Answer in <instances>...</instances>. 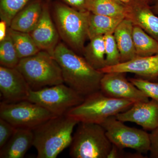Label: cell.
<instances>
[{
  "label": "cell",
  "mask_w": 158,
  "mask_h": 158,
  "mask_svg": "<svg viewBox=\"0 0 158 158\" xmlns=\"http://www.w3.org/2000/svg\"><path fill=\"white\" fill-rule=\"evenodd\" d=\"M52 56L60 65L65 85L85 97L100 90L104 73L93 68L84 57L61 42Z\"/></svg>",
  "instance_id": "obj_1"
},
{
  "label": "cell",
  "mask_w": 158,
  "mask_h": 158,
  "mask_svg": "<svg viewBox=\"0 0 158 158\" xmlns=\"http://www.w3.org/2000/svg\"><path fill=\"white\" fill-rule=\"evenodd\" d=\"M79 122L67 115L55 116L33 130L37 158H56L70 146Z\"/></svg>",
  "instance_id": "obj_2"
},
{
  "label": "cell",
  "mask_w": 158,
  "mask_h": 158,
  "mask_svg": "<svg viewBox=\"0 0 158 158\" xmlns=\"http://www.w3.org/2000/svg\"><path fill=\"white\" fill-rule=\"evenodd\" d=\"M90 11H79L63 3H55L53 9L54 22L64 44L77 54L83 55L88 38Z\"/></svg>",
  "instance_id": "obj_3"
},
{
  "label": "cell",
  "mask_w": 158,
  "mask_h": 158,
  "mask_svg": "<svg viewBox=\"0 0 158 158\" xmlns=\"http://www.w3.org/2000/svg\"><path fill=\"white\" fill-rule=\"evenodd\" d=\"M16 68L32 90L64 83L60 65L46 51L41 50L31 56L20 59Z\"/></svg>",
  "instance_id": "obj_4"
},
{
  "label": "cell",
  "mask_w": 158,
  "mask_h": 158,
  "mask_svg": "<svg viewBox=\"0 0 158 158\" xmlns=\"http://www.w3.org/2000/svg\"><path fill=\"white\" fill-rule=\"evenodd\" d=\"M134 103L110 97L99 90L85 97L81 103L72 108L66 115L79 123L101 125L109 117L128 110Z\"/></svg>",
  "instance_id": "obj_5"
},
{
  "label": "cell",
  "mask_w": 158,
  "mask_h": 158,
  "mask_svg": "<svg viewBox=\"0 0 158 158\" xmlns=\"http://www.w3.org/2000/svg\"><path fill=\"white\" fill-rule=\"evenodd\" d=\"M112 146L101 125L80 122L73 136L69 156L73 158H108Z\"/></svg>",
  "instance_id": "obj_6"
},
{
  "label": "cell",
  "mask_w": 158,
  "mask_h": 158,
  "mask_svg": "<svg viewBox=\"0 0 158 158\" xmlns=\"http://www.w3.org/2000/svg\"><path fill=\"white\" fill-rule=\"evenodd\" d=\"M85 99L75 90L64 84L30 90L27 100L39 105L56 116L66 115Z\"/></svg>",
  "instance_id": "obj_7"
},
{
  "label": "cell",
  "mask_w": 158,
  "mask_h": 158,
  "mask_svg": "<svg viewBox=\"0 0 158 158\" xmlns=\"http://www.w3.org/2000/svg\"><path fill=\"white\" fill-rule=\"evenodd\" d=\"M55 115L39 105L28 100L15 103L2 102L0 118L16 128L33 130Z\"/></svg>",
  "instance_id": "obj_8"
},
{
  "label": "cell",
  "mask_w": 158,
  "mask_h": 158,
  "mask_svg": "<svg viewBox=\"0 0 158 158\" xmlns=\"http://www.w3.org/2000/svg\"><path fill=\"white\" fill-rule=\"evenodd\" d=\"M101 125L113 145L121 149L131 148L142 154L149 152V134L144 130L127 126L115 116L109 117Z\"/></svg>",
  "instance_id": "obj_9"
},
{
  "label": "cell",
  "mask_w": 158,
  "mask_h": 158,
  "mask_svg": "<svg viewBox=\"0 0 158 158\" xmlns=\"http://www.w3.org/2000/svg\"><path fill=\"white\" fill-rule=\"evenodd\" d=\"M123 73H104L100 90L112 98L129 101L134 103L147 102L148 97L140 89L126 77Z\"/></svg>",
  "instance_id": "obj_10"
},
{
  "label": "cell",
  "mask_w": 158,
  "mask_h": 158,
  "mask_svg": "<svg viewBox=\"0 0 158 158\" xmlns=\"http://www.w3.org/2000/svg\"><path fill=\"white\" fill-rule=\"evenodd\" d=\"M31 90L24 77L17 68L0 66V91L3 102L27 100Z\"/></svg>",
  "instance_id": "obj_11"
},
{
  "label": "cell",
  "mask_w": 158,
  "mask_h": 158,
  "mask_svg": "<svg viewBox=\"0 0 158 158\" xmlns=\"http://www.w3.org/2000/svg\"><path fill=\"white\" fill-rule=\"evenodd\" d=\"M115 116L123 122L134 123L144 130L152 131L158 127V102L151 99L134 103L128 110Z\"/></svg>",
  "instance_id": "obj_12"
},
{
  "label": "cell",
  "mask_w": 158,
  "mask_h": 158,
  "mask_svg": "<svg viewBox=\"0 0 158 158\" xmlns=\"http://www.w3.org/2000/svg\"><path fill=\"white\" fill-rule=\"evenodd\" d=\"M99 71L103 73H129L146 80L157 81L158 80V54L148 56H137L127 62L106 66Z\"/></svg>",
  "instance_id": "obj_13"
},
{
  "label": "cell",
  "mask_w": 158,
  "mask_h": 158,
  "mask_svg": "<svg viewBox=\"0 0 158 158\" xmlns=\"http://www.w3.org/2000/svg\"><path fill=\"white\" fill-rule=\"evenodd\" d=\"M30 34L40 50L46 51L53 56L60 37L51 17L48 5L43 4L39 21Z\"/></svg>",
  "instance_id": "obj_14"
},
{
  "label": "cell",
  "mask_w": 158,
  "mask_h": 158,
  "mask_svg": "<svg viewBox=\"0 0 158 158\" xmlns=\"http://www.w3.org/2000/svg\"><path fill=\"white\" fill-rule=\"evenodd\" d=\"M125 18L158 42V16L154 13L150 4L140 0H132L126 4Z\"/></svg>",
  "instance_id": "obj_15"
},
{
  "label": "cell",
  "mask_w": 158,
  "mask_h": 158,
  "mask_svg": "<svg viewBox=\"0 0 158 158\" xmlns=\"http://www.w3.org/2000/svg\"><path fill=\"white\" fill-rule=\"evenodd\" d=\"M33 130L16 128L9 141L0 149L1 158H22L33 146Z\"/></svg>",
  "instance_id": "obj_16"
},
{
  "label": "cell",
  "mask_w": 158,
  "mask_h": 158,
  "mask_svg": "<svg viewBox=\"0 0 158 158\" xmlns=\"http://www.w3.org/2000/svg\"><path fill=\"white\" fill-rule=\"evenodd\" d=\"M43 6L40 0L30 2L15 15L9 27L16 31L31 33L39 21Z\"/></svg>",
  "instance_id": "obj_17"
},
{
  "label": "cell",
  "mask_w": 158,
  "mask_h": 158,
  "mask_svg": "<svg viewBox=\"0 0 158 158\" xmlns=\"http://www.w3.org/2000/svg\"><path fill=\"white\" fill-rule=\"evenodd\" d=\"M134 24L124 18L118 24L113 35L121 57V62H125L137 57L133 37Z\"/></svg>",
  "instance_id": "obj_18"
},
{
  "label": "cell",
  "mask_w": 158,
  "mask_h": 158,
  "mask_svg": "<svg viewBox=\"0 0 158 158\" xmlns=\"http://www.w3.org/2000/svg\"><path fill=\"white\" fill-rule=\"evenodd\" d=\"M124 18L113 17L90 12L88 18V39L114 33L117 26Z\"/></svg>",
  "instance_id": "obj_19"
},
{
  "label": "cell",
  "mask_w": 158,
  "mask_h": 158,
  "mask_svg": "<svg viewBox=\"0 0 158 158\" xmlns=\"http://www.w3.org/2000/svg\"><path fill=\"white\" fill-rule=\"evenodd\" d=\"M84 58L93 68L100 70L106 66L104 36H99L90 40L85 47Z\"/></svg>",
  "instance_id": "obj_20"
},
{
  "label": "cell",
  "mask_w": 158,
  "mask_h": 158,
  "mask_svg": "<svg viewBox=\"0 0 158 158\" xmlns=\"http://www.w3.org/2000/svg\"><path fill=\"white\" fill-rule=\"evenodd\" d=\"M88 9L94 14L125 18L126 4L118 0H88Z\"/></svg>",
  "instance_id": "obj_21"
},
{
  "label": "cell",
  "mask_w": 158,
  "mask_h": 158,
  "mask_svg": "<svg viewBox=\"0 0 158 158\" xmlns=\"http://www.w3.org/2000/svg\"><path fill=\"white\" fill-rule=\"evenodd\" d=\"M133 37L137 56L158 54V42L138 26L133 27Z\"/></svg>",
  "instance_id": "obj_22"
},
{
  "label": "cell",
  "mask_w": 158,
  "mask_h": 158,
  "mask_svg": "<svg viewBox=\"0 0 158 158\" xmlns=\"http://www.w3.org/2000/svg\"><path fill=\"white\" fill-rule=\"evenodd\" d=\"M8 32L20 59L31 56L41 51L30 33L15 31L10 27L8 28Z\"/></svg>",
  "instance_id": "obj_23"
},
{
  "label": "cell",
  "mask_w": 158,
  "mask_h": 158,
  "mask_svg": "<svg viewBox=\"0 0 158 158\" xmlns=\"http://www.w3.org/2000/svg\"><path fill=\"white\" fill-rule=\"evenodd\" d=\"M20 60L12 40L7 33L5 39L0 41V64L8 68H16Z\"/></svg>",
  "instance_id": "obj_24"
},
{
  "label": "cell",
  "mask_w": 158,
  "mask_h": 158,
  "mask_svg": "<svg viewBox=\"0 0 158 158\" xmlns=\"http://www.w3.org/2000/svg\"><path fill=\"white\" fill-rule=\"evenodd\" d=\"M31 0H0V17L6 22L8 27L16 14Z\"/></svg>",
  "instance_id": "obj_25"
},
{
  "label": "cell",
  "mask_w": 158,
  "mask_h": 158,
  "mask_svg": "<svg viewBox=\"0 0 158 158\" xmlns=\"http://www.w3.org/2000/svg\"><path fill=\"white\" fill-rule=\"evenodd\" d=\"M106 66H113L121 62V57L113 33L104 35Z\"/></svg>",
  "instance_id": "obj_26"
},
{
  "label": "cell",
  "mask_w": 158,
  "mask_h": 158,
  "mask_svg": "<svg viewBox=\"0 0 158 158\" xmlns=\"http://www.w3.org/2000/svg\"><path fill=\"white\" fill-rule=\"evenodd\" d=\"M129 80L149 98L158 102V80L154 81L139 78H131Z\"/></svg>",
  "instance_id": "obj_27"
},
{
  "label": "cell",
  "mask_w": 158,
  "mask_h": 158,
  "mask_svg": "<svg viewBox=\"0 0 158 158\" xmlns=\"http://www.w3.org/2000/svg\"><path fill=\"white\" fill-rule=\"evenodd\" d=\"M16 130L11 123L0 118V149L9 141Z\"/></svg>",
  "instance_id": "obj_28"
},
{
  "label": "cell",
  "mask_w": 158,
  "mask_h": 158,
  "mask_svg": "<svg viewBox=\"0 0 158 158\" xmlns=\"http://www.w3.org/2000/svg\"><path fill=\"white\" fill-rule=\"evenodd\" d=\"M144 156L141 153H136L126 152L124 149H121L113 145L110 151L108 158H144Z\"/></svg>",
  "instance_id": "obj_29"
},
{
  "label": "cell",
  "mask_w": 158,
  "mask_h": 158,
  "mask_svg": "<svg viewBox=\"0 0 158 158\" xmlns=\"http://www.w3.org/2000/svg\"><path fill=\"white\" fill-rule=\"evenodd\" d=\"M149 135L150 140V157L158 158V127L151 131Z\"/></svg>",
  "instance_id": "obj_30"
},
{
  "label": "cell",
  "mask_w": 158,
  "mask_h": 158,
  "mask_svg": "<svg viewBox=\"0 0 158 158\" xmlns=\"http://www.w3.org/2000/svg\"><path fill=\"white\" fill-rule=\"evenodd\" d=\"M63 3L79 11H88V0H61Z\"/></svg>",
  "instance_id": "obj_31"
},
{
  "label": "cell",
  "mask_w": 158,
  "mask_h": 158,
  "mask_svg": "<svg viewBox=\"0 0 158 158\" xmlns=\"http://www.w3.org/2000/svg\"><path fill=\"white\" fill-rule=\"evenodd\" d=\"M9 28L6 22L1 20L0 22V41H2L6 37Z\"/></svg>",
  "instance_id": "obj_32"
},
{
  "label": "cell",
  "mask_w": 158,
  "mask_h": 158,
  "mask_svg": "<svg viewBox=\"0 0 158 158\" xmlns=\"http://www.w3.org/2000/svg\"><path fill=\"white\" fill-rule=\"evenodd\" d=\"M151 7L154 13L158 16V2L154 3V5Z\"/></svg>",
  "instance_id": "obj_33"
},
{
  "label": "cell",
  "mask_w": 158,
  "mask_h": 158,
  "mask_svg": "<svg viewBox=\"0 0 158 158\" xmlns=\"http://www.w3.org/2000/svg\"><path fill=\"white\" fill-rule=\"evenodd\" d=\"M118 1L121 2L123 3V4H127L129 3L132 0H118Z\"/></svg>",
  "instance_id": "obj_34"
},
{
  "label": "cell",
  "mask_w": 158,
  "mask_h": 158,
  "mask_svg": "<svg viewBox=\"0 0 158 158\" xmlns=\"http://www.w3.org/2000/svg\"><path fill=\"white\" fill-rule=\"evenodd\" d=\"M140 1H142V2H144L148 3V4H150L152 2V0H140Z\"/></svg>",
  "instance_id": "obj_35"
},
{
  "label": "cell",
  "mask_w": 158,
  "mask_h": 158,
  "mask_svg": "<svg viewBox=\"0 0 158 158\" xmlns=\"http://www.w3.org/2000/svg\"><path fill=\"white\" fill-rule=\"evenodd\" d=\"M157 2H158V0H152L151 3H155Z\"/></svg>",
  "instance_id": "obj_36"
}]
</instances>
